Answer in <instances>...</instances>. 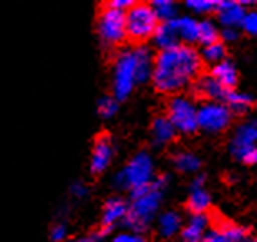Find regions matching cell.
Segmentation results:
<instances>
[{
	"label": "cell",
	"instance_id": "obj_1",
	"mask_svg": "<svg viewBox=\"0 0 257 242\" xmlns=\"http://www.w3.org/2000/svg\"><path fill=\"white\" fill-rule=\"evenodd\" d=\"M202 57L193 47L179 43L171 48L160 50L155 57L153 67V83L160 93H174L181 91L184 86L193 83L201 76Z\"/></svg>",
	"mask_w": 257,
	"mask_h": 242
},
{
	"label": "cell",
	"instance_id": "obj_2",
	"mask_svg": "<svg viewBox=\"0 0 257 242\" xmlns=\"http://www.w3.org/2000/svg\"><path fill=\"white\" fill-rule=\"evenodd\" d=\"M126 40L136 45H143L146 40L156 35L163 22L150 4L135 2L126 14Z\"/></svg>",
	"mask_w": 257,
	"mask_h": 242
},
{
	"label": "cell",
	"instance_id": "obj_3",
	"mask_svg": "<svg viewBox=\"0 0 257 242\" xmlns=\"http://www.w3.org/2000/svg\"><path fill=\"white\" fill-rule=\"evenodd\" d=\"M126 12L105 4L98 12L96 32L105 47H118L126 40Z\"/></svg>",
	"mask_w": 257,
	"mask_h": 242
},
{
	"label": "cell",
	"instance_id": "obj_4",
	"mask_svg": "<svg viewBox=\"0 0 257 242\" xmlns=\"http://www.w3.org/2000/svg\"><path fill=\"white\" fill-rule=\"evenodd\" d=\"M138 81V63L135 52H119L113 65V96L124 100Z\"/></svg>",
	"mask_w": 257,
	"mask_h": 242
},
{
	"label": "cell",
	"instance_id": "obj_5",
	"mask_svg": "<svg viewBox=\"0 0 257 242\" xmlns=\"http://www.w3.org/2000/svg\"><path fill=\"white\" fill-rule=\"evenodd\" d=\"M163 183H158L155 186H151L150 191L145 192L138 197H135L133 206L130 207L126 224L136 232H141L148 227L151 216L155 214L158 204H160V188Z\"/></svg>",
	"mask_w": 257,
	"mask_h": 242
},
{
	"label": "cell",
	"instance_id": "obj_6",
	"mask_svg": "<svg viewBox=\"0 0 257 242\" xmlns=\"http://www.w3.org/2000/svg\"><path fill=\"white\" fill-rule=\"evenodd\" d=\"M168 118L178 131H183L186 135L194 133L199 128L198 111L193 106V103L183 96H174L168 103Z\"/></svg>",
	"mask_w": 257,
	"mask_h": 242
},
{
	"label": "cell",
	"instance_id": "obj_7",
	"mask_svg": "<svg viewBox=\"0 0 257 242\" xmlns=\"http://www.w3.org/2000/svg\"><path fill=\"white\" fill-rule=\"evenodd\" d=\"M151 171H153L151 159L148 158V155H145V153H140V155H136L130 161L128 166L119 173L116 181L119 186L130 188L133 191V189L143 188V186L150 184Z\"/></svg>",
	"mask_w": 257,
	"mask_h": 242
},
{
	"label": "cell",
	"instance_id": "obj_8",
	"mask_svg": "<svg viewBox=\"0 0 257 242\" xmlns=\"http://www.w3.org/2000/svg\"><path fill=\"white\" fill-rule=\"evenodd\" d=\"M232 114L226 104L221 103H206L198 111L199 128L209 131V133H219L231 125Z\"/></svg>",
	"mask_w": 257,
	"mask_h": 242
},
{
	"label": "cell",
	"instance_id": "obj_9",
	"mask_svg": "<svg viewBox=\"0 0 257 242\" xmlns=\"http://www.w3.org/2000/svg\"><path fill=\"white\" fill-rule=\"evenodd\" d=\"M113 158V141L108 133H100L93 141L91 159H90V169L91 173L98 176L108 168Z\"/></svg>",
	"mask_w": 257,
	"mask_h": 242
},
{
	"label": "cell",
	"instance_id": "obj_10",
	"mask_svg": "<svg viewBox=\"0 0 257 242\" xmlns=\"http://www.w3.org/2000/svg\"><path fill=\"white\" fill-rule=\"evenodd\" d=\"M128 212L130 207L123 199H118V197L108 199L105 202V206H103V212H101V230L105 234L110 232L116 222L126 221Z\"/></svg>",
	"mask_w": 257,
	"mask_h": 242
},
{
	"label": "cell",
	"instance_id": "obj_11",
	"mask_svg": "<svg viewBox=\"0 0 257 242\" xmlns=\"http://www.w3.org/2000/svg\"><path fill=\"white\" fill-rule=\"evenodd\" d=\"M229 90H226L212 75H201L194 81V95L209 100H226Z\"/></svg>",
	"mask_w": 257,
	"mask_h": 242
},
{
	"label": "cell",
	"instance_id": "obj_12",
	"mask_svg": "<svg viewBox=\"0 0 257 242\" xmlns=\"http://www.w3.org/2000/svg\"><path fill=\"white\" fill-rule=\"evenodd\" d=\"M257 141V123L255 121H249V123H244L242 126H239L236 136L232 140L231 145V151L232 155L237 159L240 158V155L249 150V148L255 146L254 143Z\"/></svg>",
	"mask_w": 257,
	"mask_h": 242
},
{
	"label": "cell",
	"instance_id": "obj_13",
	"mask_svg": "<svg viewBox=\"0 0 257 242\" xmlns=\"http://www.w3.org/2000/svg\"><path fill=\"white\" fill-rule=\"evenodd\" d=\"M217 14L222 25L227 29H236L237 25H242L245 19L244 7L239 2H217Z\"/></svg>",
	"mask_w": 257,
	"mask_h": 242
},
{
	"label": "cell",
	"instance_id": "obj_14",
	"mask_svg": "<svg viewBox=\"0 0 257 242\" xmlns=\"http://www.w3.org/2000/svg\"><path fill=\"white\" fill-rule=\"evenodd\" d=\"M209 222V217L204 214L194 216L188 224V227L183 229V242H202L204 240V232Z\"/></svg>",
	"mask_w": 257,
	"mask_h": 242
},
{
	"label": "cell",
	"instance_id": "obj_15",
	"mask_svg": "<svg viewBox=\"0 0 257 242\" xmlns=\"http://www.w3.org/2000/svg\"><path fill=\"white\" fill-rule=\"evenodd\" d=\"M214 78L219 81V83L226 88V90H234V86L237 85V71L236 68L232 67L231 62H221L217 63L214 68H212V73H211Z\"/></svg>",
	"mask_w": 257,
	"mask_h": 242
},
{
	"label": "cell",
	"instance_id": "obj_16",
	"mask_svg": "<svg viewBox=\"0 0 257 242\" xmlns=\"http://www.w3.org/2000/svg\"><path fill=\"white\" fill-rule=\"evenodd\" d=\"M151 135H153V140H155L158 145H165V143H169L174 138L176 128L173 126V123L169 121L168 116H160L153 121Z\"/></svg>",
	"mask_w": 257,
	"mask_h": 242
},
{
	"label": "cell",
	"instance_id": "obj_17",
	"mask_svg": "<svg viewBox=\"0 0 257 242\" xmlns=\"http://www.w3.org/2000/svg\"><path fill=\"white\" fill-rule=\"evenodd\" d=\"M156 43L160 45L161 50H165V48H171L174 45H179V35H178V30L176 27H174V22H165V24L160 25V29L156 32Z\"/></svg>",
	"mask_w": 257,
	"mask_h": 242
},
{
	"label": "cell",
	"instance_id": "obj_18",
	"mask_svg": "<svg viewBox=\"0 0 257 242\" xmlns=\"http://www.w3.org/2000/svg\"><path fill=\"white\" fill-rule=\"evenodd\" d=\"M174 27L178 30L179 38H183L184 42H196L199 35V22H196L189 17L183 19H174Z\"/></svg>",
	"mask_w": 257,
	"mask_h": 242
},
{
	"label": "cell",
	"instance_id": "obj_19",
	"mask_svg": "<svg viewBox=\"0 0 257 242\" xmlns=\"http://www.w3.org/2000/svg\"><path fill=\"white\" fill-rule=\"evenodd\" d=\"M209 204H211V199H209V194L201 189V188H194V191L191 192L188 202H186V206L191 212H194L196 216H199V214H204L207 209H209Z\"/></svg>",
	"mask_w": 257,
	"mask_h": 242
},
{
	"label": "cell",
	"instance_id": "obj_20",
	"mask_svg": "<svg viewBox=\"0 0 257 242\" xmlns=\"http://www.w3.org/2000/svg\"><path fill=\"white\" fill-rule=\"evenodd\" d=\"M226 101H227V108L231 109V111H236L239 114L249 111V108L254 106L252 98L249 95H244V93H239L236 90H231L227 93Z\"/></svg>",
	"mask_w": 257,
	"mask_h": 242
},
{
	"label": "cell",
	"instance_id": "obj_21",
	"mask_svg": "<svg viewBox=\"0 0 257 242\" xmlns=\"http://www.w3.org/2000/svg\"><path fill=\"white\" fill-rule=\"evenodd\" d=\"M198 42L204 47H209L212 43L219 42V34H217L216 27L211 22H199V35Z\"/></svg>",
	"mask_w": 257,
	"mask_h": 242
},
{
	"label": "cell",
	"instance_id": "obj_22",
	"mask_svg": "<svg viewBox=\"0 0 257 242\" xmlns=\"http://www.w3.org/2000/svg\"><path fill=\"white\" fill-rule=\"evenodd\" d=\"M179 224H181V219H179L178 214H174V212L165 214V216L161 217V221H160L161 234L165 235V237H169V235H173L179 229Z\"/></svg>",
	"mask_w": 257,
	"mask_h": 242
},
{
	"label": "cell",
	"instance_id": "obj_23",
	"mask_svg": "<svg viewBox=\"0 0 257 242\" xmlns=\"http://www.w3.org/2000/svg\"><path fill=\"white\" fill-rule=\"evenodd\" d=\"M174 164H176V168L179 171H196V169L199 168V159L196 158L194 155H191V153H179V155L174 158Z\"/></svg>",
	"mask_w": 257,
	"mask_h": 242
},
{
	"label": "cell",
	"instance_id": "obj_24",
	"mask_svg": "<svg viewBox=\"0 0 257 242\" xmlns=\"http://www.w3.org/2000/svg\"><path fill=\"white\" fill-rule=\"evenodd\" d=\"M153 9H155L160 20H163V24L174 20V12L176 10H174V4L169 2V0H158V2L153 4Z\"/></svg>",
	"mask_w": 257,
	"mask_h": 242
},
{
	"label": "cell",
	"instance_id": "obj_25",
	"mask_svg": "<svg viewBox=\"0 0 257 242\" xmlns=\"http://www.w3.org/2000/svg\"><path fill=\"white\" fill-rule=\"evenodd\" d=\"M202 57H204L207 62H224V57H226V47L222 45L221 42H216L212 45L206 47L204 52H202Z\"/></svg>",
	"mask_w": 257,
	"mask_h": 242
},
{
	"label": "cell",
	"instance_id": "obj_26",
	"mask_svg": "<svg viewBox=\"0 0 257 242\" xmlns=\"http://www.w3.org/2000/svg\"><path fill=\"white\" fill-rule=\"evenodd\" d=\"M118 111V100L114 96H103L98 103V113L103 118H111Z\"/></svg>",
	"mask_w": 257,
	"mask_h": 242
},
{
	"label": "cell",
	"instance_id": "obj_27",
	"mask_svg": "<svg viewBox=\"0 0 257 242\" xmlns=\"http://www.w3.org/2000/svg\"><path fill=\"white\" fill-rule=\"evenodd\" d=\"M188 7L196 10V12H214V10H217V2H202V0H196V2H188Z\"/></svg>",
	"mask_w": 257,
	"mask_h": 242
},
{
	"label": "cell",
	"instance_id": "obj_28",
	"mask_svg": "<svg viewBox=\"0 0 257 242\" xmlns=\"http://www.w3.org/2000/svg\"><path fill=\"white\" fill-rule=\"evenodd\" d=\"M242 27H244V30L247 32V34L255 35L257 34V12L245 14V19L242 22Z\"/></svg>",
	"mask_w": 257,
	"mask_h": 242
},
{
	"label": "cell",
	"instance_id": "obj_29",
	"mask_svg": "<svg viewBox=\"0 0 257 242\" xmlns=\"http://www.w3.org/2000/svg\"><path fill=\"white\" fill-rule=\"evenodd\" d=\"M67 225L65 224H55L53 227L50 229V239L53 240V242H63L65 240V237H67Z\"/></svg>",
	"mask_w": 257,
	"mask_h": 242
},
{
	"label": "cell",
	"instance_id": "obj_30",
	"mask_svg": "<svg viewBox=\"0 0 257 242\" xmlns=\"http://www.w3.org/2000/svg\"><path fill=\"white\" fill-rule=\"evenodd\" d=\"M240 161H244L245 164H257V146L249 148L240 155Z\"/></svg>",
	"mask_w": 257,
	"mask_h": 242
},
{
	"label": "cell",
	"instance_id": "obj_31",
	"mask_svg": "<svg viewBox=\"0 0 257 242\" xmlns=\"http://www.w3.org/2000/svg\"><path fill=\"white\" fill-rule=\"evenodd\" d=\"M202 242H231V240H229L222 232H219V230H212V232L204 235V240Z\"/></svg>",
	"mask_w": 257,
	"mask_h": 242
},
{
	"label": "cell",
	"instance_id": "obj_32",
	"mask_svg": "<svg viewBox=\"0 0 257 242\" xmlns=\"http://www.w3.org/2000/svg\"><path fill=\"white\" fill-rule=\"evenodd\" d=\"M113 242H145L140 235H133V234H119L113 239Z\"/></svg>",
	"mask_w": 257,
	"mask_h": 242
},
{
	"label": "cell",
	"instance_id": "obj_33",
	"mask_svg": "<svg viewBox=\"0 0 257 242\" xmlns=\"http://www.w3.org/2000/svg\"><path fill=\"white\" fill-rule=\"evenodd\" d=\"M222 37L226 38V40H234V38H237V32L236 29H226L222 32Z\"/></svg>",
	"mask_w": 257,
	"mask_h": 242
},
{
	"label": "cell",
	"instance_id": "obj_34",
	"mask_svg": "<svg viewBox=\"0 0 257 242\" xmlns=\"http://www.w3.org/2000/svg\"><path fill=\"white\" fill-rule=\"evenodd\" d=\"M85 191L86 189L83 188V184H81V183H76L73 188H72V192H73V194H76V196H83Z\"/></svg>",
	"mask_w": 257,
	"mask_h": 242
},
{
	"label": "cell",
	"instance_id": "obj_35",
	"mask_svg": "<svg viewBox=\"0 0 257 242\" xmlns=\"http://www.w3.org/2000/svg\"><path fill=\"white\" fill-rule=\"evenodd\" d=\"M73 242H90V240H88V237H86V239H80V240H73Z\"/></svg>",
	"mask_w": 257,
	"mask_h": 242
}]
</instances>
